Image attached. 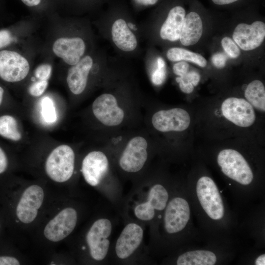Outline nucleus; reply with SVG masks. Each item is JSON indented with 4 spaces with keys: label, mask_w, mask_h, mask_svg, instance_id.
<instances>
[{
    "label": "nucleus",
    "mask_w": 265,
    "mask_h": 265,
    "mask_svg": "<svg viewBox=\"0 0 265 265\" xmlns=\"http://www.w3.org/2000/svg\"><path fill=\"white\" fill-rule=\"evenodd\" d=\"M158 67L162 68L165 67V62L163 59L161 57H159L157 60Z\"/></svg>",
    "instance_id": "nucleus-41"
},
{
    "label": "nucleus",
    "mask_w": 265,
    "mask_h": 265,
    "mask_svg": "<svg viewBox=\"0 0 265 265\" xmlns=\"http://www.w3.org/2000/svg\"><path fill=\"white\" fill-rule=\"evenodd\" d=\"M189 69V65L185 61H180L175 64L173 67V72L179 77H182L186 74Z\"/></svg>",
    "instance_id": "nucleus-33"
},
{
    "label": "nucleus",
    "mask_w": 265,
    "mask_h": 265,
    "mask_svg": "<svg viewBox=\"0 0 265 265\" xmlns=\"http://www.w3.org/2000/svg\"><path fill=\"white\" fill-rule=\"evenodd\" d=\"M238 0H212V1L217 5H225L234 2Z\"/></svg>",
    "instance_id": "nucleus-38"
},
{
    "label": "nucleus",
    "mask_w": 265,
    "mask_h": 265,
    "mask_svg": "<svg viewBox=\"0 0 265 265\" xmlns=\"http://www.w3.org/2000/svg\"><path fill=\"white\" fill-rule=\"evenodd\" d=\"M190 217L188 203L181 197H175L165 207L164 228L169 234L178 233L186 225Z\"/></svg>",
    "instance_id": "nucleus-13"
},
{
    "label": "nucleus",
    "mask_w": 265,
    "mask_h": 265,
    "mask_svg": "<svg viewBox=\"0 0 265 265\" xmlns=\"http://www.w3.org/2000/svg\"><path fill=\"white\" fill-rule=\"evenodd\" d=\"M256 265H265V255L262 254L259 256L255 261Z\"/></svg>",
    "instance_id": "nucleus-39"
},
{
    "label": "nucleus",
    "mask_w": 265,
    "mask_h": 265,
    "mask_svg": "<svg viewBox=\"0 0 265 265\" xmlns=\"http://www.w3.org/2000/svg\"><path fill=\"white\" fill-rule=\"evenodd\" d=\"M185 9L180 6L172 8L160 30V36L164 40L175 41L180 38L185 18Z\"/></svg>",
    "instance_id": "nucleus-19"
},
{
    "label": "nucleus",
    "mask_w": 265,
    "mask_h": 265,
    "mask_svg": "<svg viewBox=\"0 0 265 265\" xmlns=\"http://www.w3.org/2000/svg\"><path fill=\"white\" fill-rule=\"evenodd\" d=\"M216 262L214 253L208 250H199L185 252L177 261L178 265H214Z\"/></svg>",
    "instance_id": "nucleus-22"
},
{
    "label": "nucleus",
    "mask_w": 265,
    "mask_h": 265,
    "mask_svg": "<svg viewBox=\"0 0 265 265\" xmlns=\"http://www.w3.org/2000/svg\"><path fill=\"white\" fill-rule=\"evenodd\" d=\"M8 159L6 154L0 147V175L2 174L8 167Z\"/></svg>",
    "instance_id": "nucleus-35"
},
{
    "label": "nucleus",
    "mask_w": 265,
    "mask_h": 265,
    "mask_svg": "<svg viewBox=\"0 0 265 265\" xmlns=\"http://www.w3.org/2000/svg\"><path fill=\"white\" fill-rule=\"evenodd\" d=\"M148 142L141 136L132 138L123 150L119 165L125 172L136 173L144 167L148 159Z\"/></svg>",
    "instance_id": "nucleus-5"
},
{
    "label": "nucleus",
    "mask_w": 265,
    "mask_h": 265,
    "mask_svg": "<svg viewBox=\"0 0 265 265\" xmlns=\"http://www.w3.org/2000/svg\"><path fill=\"white\" fill-rule=\"evenodd\" d=\"M112 229L110 221L102 218L96 220L87 233L86 242L94 260L100 261L106 256L110 244L108 238Z\"/></svg>",
    "instance_id": "nucleus-4"
},
{
    "label": "nucleus",
    "mask_w": 265,
    "mask_h": 265,
    "mask_svg": "<svg viewBox=\"0 0 265 265\" xmlns=\"http://www.w3.org/2000/svg\"><path fill=\"white\" fill-rule=\"evenodd\" d=\"M151 121L154 128L159 132H182L189 127L190 118L185 109L173 108L156 112Z\"/></svg>",
    "instance_id": "nucleus-11"
},
{
    "label": "nucleus",
    "mask_w": 265,
    "mask_h": 265,
    "mask_svg": "<svg viewBox=\"0 0 265 265\" xmlns=\"http://www.w3.org/2000/svg\"><path fill=\"white\" fill-rule=\"evenodd\" d=\"M244 96L246 100L256 109L265 110V88L262 81L254 80L247 86Z\"/></svg>",
    "instance_id": "nucleus-23"
},
{
    "label": "nucleus",
    "mask_w": 265,
    "mask_h": 265,
    "mask_svg": "<svg viewBox=\"0 0 265 265\" xmlns=\"http://www.w3.org/2000/svg\"><path fill=\"white\" fill-rule=\"evenodd\" d=\"M75 160V155L72 148L67 145H60L48 156L45 162L46 172L55 182H66L73 175Z\"/></svg>",
    "instance_id": "nucleus-1"
},
{
    "label": "nucleus",
    "mask_w": 265,
    "mask_h": 265,
    "mask_svg": "<svg viewBox=\"0 0 265 265\" xmlns=\"http://www.w3.org/2000/svg\"><path fill=\"white\" fill-rule=\"evenodd\" d=\"M23 2L28 6H34L38 5L41 0H21Z\"/></svg>",
    "instance_id": "nucleus-37"
},
{
    "label": "nucleus",
    "mask_w": 265,
    "mask_h": 265,
    "mask_svg": "<svg viewBox=\"0 0 265 265\" xmlns=\"http://www.w3.org/2000/svg\"><path fill=\"white\" fill-rule=\"evenodd\" d=\"M203 33V24L200 16L195 12L189 13L185 17L181 29L180 40L185 46L197 43Z\"/></svg>",
    "instance_id": "nucleus-20"
},
{
    "label": "nucleus",
    "mask_w": 265,
    "mask_h": 265,
    "mask_svg": "<svg viewBox=\"0 0 265 265\" xmlns=\"http://www.w3.org/2000/svg\"><path fill=\"white\" fill-rule=\"evenodd\" d=\"M265 37V24L261 21H255L251 25L238 24L235 28L233 38L242 50L250 51L259 47Z\"/></svg>",
    "instance_id": "nucleus-15"
},
{
    "label": "nucleus",
    "mask_w": 265,
    "mask_h": 265,
    "mask_svg": "<svg viewBox=\"0 0 265 265\" xmlns=\"http://www.w3.org/2000/svg\"><path fill=\"white\" fill-rule=\"evenodd\" d=\"M44 198V190L39 186L33 185L26 188L16 207L15 214L19 220L25 224L33 222Z\"/></svg>",
    "instance_id": "nucleus-8"
},
{
    "label": "nucleus",
    "mask_w": 265,
    "mask_h": 265,
    "mask_svg": "<svg viewBox=\"0 0 265 265\" xmlns=\"http://www.w3.org/2000/svg\"><path fill=\"white\" fill-rule=\"evenodd\" d=\"M212 62L217 68H222L225 66L226 57L222 53H216L212 58Z\"/></svg>",
    "instance_id": "nucleus-34"
},
{
    "label": "nucleus",
    "mask_w": 265,
    "mask_h": 265,
    "mask_svg": "<svg viewBox=\"0 0 265 265\" xmlns=\"http://www.w3.org/2000/svg\"><path fill=\"white\" fill-rule=\"evenodd\" d=\"M29 69L28 60L19 53L9 50L0 51V78L4 81H21L26 77Z\"/></svg>",
    "instance_id": "nucleus-7"
},
{
    "label": "nucleus",
    "mask_w": 265,
    "mask_h": 265,
    "mask_svg": "<svg viewBox=\"0 0 265 265\" xmlns=\"http://www.w3.org/2000/svg\"><path fill=\"white\" fill-rule=\"evenodd\" d=\"M109 168V161L106 155L100 151H93L84 158L81 172L87 184L92 186L99 185Z\"/></svg>",
    "instance_id": "nucleus-14"
},
{
    "label": "nucleus",
    "mask_w": 265,
    "mask_h": 265,
    "mask_svg": "<svg viewBox=\"0 0 265 265\" xmlns=\"http://www.w3.org/2000/svg\"><path fill=\"white\" fill-rule=\"evenodd\" d=\"M13 41L14 38L10 31L0 30V49L9 45Z\"/></svg>",
    "instance_id": "nucleus-32"
},
{
    "label": "nucleus",
    "mask_w": 265,
    "mask_h": 265,
    "mask_svg": "<svg viewBox=\"0 0 265 265\" xmlns=\"http://www.w3.org/2000/svg\"><path fill=\"white\" fill-rule=\"evenodd\" d=\"M221 45L227 54L233 58H237L240 54V51L237 45L230 38L225 37L221 40Z\"/></svg>",
    "instance_id": "nucleus-28"
},
{
    "label": "nucleus",
    "mask_w": 265,
    "mask_h": 265,
    "mask_svg": "<svg viewBox=\"0 0 265 265\" xmlns=\"http://www.w3.org/2000/svg\"><path fill=\"white\" fill-rule=\"evenodd\" d=\"M77 220L75 209L71 207L65 208L47 223L44 235L47 239L53 242L62 240L73 232Z\"/></svg>",
    "instance_id": "nucleus-9"
},
{
    "label": "nucleus",
    "mask_w": 265,
    "mask_h": 265,
    "mask_svg": "<svg viewBox=\"0 0 265 265\" xmlns=\"http://www.w3.org/2000/svg\"><path fill=\"white\" fill-rule=\"evenodd\" d=\"M165 77L166 71L165 67H158L152 74V81L155 85H160L164 81Z\"/></svg>",
    "instance_id": "nucleus-31"
},
{
    "label": "nucleus",
    "mask_w": 265,
    "mask_h": 265,
    "mask_svg": "<svg viewBox=\"0 0 265 265\" xmlns=\"http://www.w3.org/2000/svg\"><path fill=\"white\" fill-rule=\"evenodd\" d=\"M85 50V43L80 37H60L57 39L53 45V53L71 66L81 59Z\"/></svg>",
    "instance_id": "nucleus-17"
},
{
    "label": "nucleus",
    "mask_w": 265,
    "mask_h": 265,
    "mask_svg": "<svg viewBox=\"0 0 265 265\" xmlns=\"http://www.w3.org/2000/svg\"><path fill=\"white\" fill-rule=\"evenodd\" d=\"M0 135L15 141L22 138V134L15 117L9 115L0 116Z\"/></svg>",
    "instance_id": "nucleus-25"
},
{
    "label": "nucleus",
    "mask_w": 265,
    "mask_h": 265,
    "mask_svg": "<svg viewBox=\"0 0 265 265\" xmlns=\"http://www.w3.org/2000/svg\"><path fill=\"white\" fill-rule=\"evenodd\" d=\"M144 232L142 227L135 223L126 225L117 239L115 250L118 258L126 259L140 246Z\"/></svg>",
    "instance_id": "nucleus-16"
},
{
    "label": "nucleus",
    "mask_w": 265,
    "mask_h": 265,
    "mask_svg": "<svg viewBox=\"0 0 265 265\" xmlns=\"http://www.w3.org/2000/svg\"><path fill=\"white\" fill-rule=\"evenodd\" d=\"M18 259L13 256H0V265H19Z\"/></svg>",
    "instance_id": "nucleus-36"
},
{
    "label": "nucleus",
    "mask_w": 265,
    "mask_h": 265,
    "mask_svg": "<svg viewBox=\"0 0 265 265\" xmlns=\"http://www.w3.org/2000/svg\"><path fill=\"white\" fill-rule=\"evenodd\" d=\"M48 85V80H37L30 85L29 93L34 97L40 96L45 91Z\"/></svg>",
    "instance_id": "nucleus-29"
},
{
    "label": "nucleus",
    "mask_w": 265,
    "mask_h": 265,
    "mask_svg": "<svg viewBox=\"0 0 265 265\" xmlns=\"http://www.w3.org/2000/svg\"><path fill=\"white\" fill-rule=\"evenodd\" d=\"M217 160L222 172L231 179L243 185H249L252 181V171L244 157L237 151L224 149L218 154Z\"/></svg>",
    "instance_id": "nucleus-2"
},
{
    "label": "nucleus",
    "mask_w": 265,
    "mask_h": 265,
    "mask_svg": "<svg viewBox=\"0 0 265 265\" xmlns=\"http://www.w3.org/2000/svg\"><path fill=\"white\" fill-rule=\"evenodd\" d=\"M223 116L235 125L240 127H248L254 123L255 113L253 106L242 98L230 97L221 105Z\"/></svg>",
    "instance_id": "nucleus-10"
},
{
    "label": "nucleus",
    "mask_w": 265,
    "mask_h": 265,
    "mask_svg": "<svg viewBox=\"0 0 265 265\" xmlns=\"http://www.w3.org/2000/svg\"><path fill=\"white\" fill-rule=\"evenodd\" d=\"M92 109L95 118L107 127L120 125L125 118L123 109L111 94L104 93L97 97L92 104Z\"/></svg>",
    "instance_id": "nucleus-6"
},
{
    "label": "nucleus",
    "mask_w": 265,
    "mask_h": 265,
    "mask_svg": "<svg viewBox=\"0 0 265 265\" xmlns=\"http://www.w3.org/2000/svg\"><path fill=\"white\" fill-rule=\"evenodd\" d=\"M93 59L88 55L81 58L68 70L66 81L70 91L80 95L85 90L90 71L93 65Z\"/></svg>",
    "instance_id": "nucleus-18"
},
{
    "label": "nucleus",
    "mask_w": 265,
    "mask_h": 265,
    "mask_svg": "<svg viewBox=\"0 0 265 265\" xmlns=\"http://www.w3.org/2000/svg\"><path fill=\"white\" fill-rule=\"evenodd\" d=\"M196 193L200 203L208 215L213 220L224 215V205L214 181L207 176L201 177L196 184Z\"/></svg>",
    "instance_id": "nucleus-3"
},
{
    "label": "nucleus",
    "mask_w": 265,
    "mask_h": 265,
    "mask_svg": "<svg viewBox=\"0 0 265 265\" xmlns=\"http://www.w3.org/2000/svg\"><path fill=\"white\" fill-rule=\"evenodd\" d=\"M1 228H2V223H1V220L0 219V231L1 229Z\"/></svg>",
    "instance_id": "nucleus-43"
},
{
    "label": "nucleus",
    "mask_w": 265,
    "mask_h": 265,
    "mask_svg": "<svg viewBox=\"0 0 265 265\" xmlns=\"http://www.w3.org/2000/svg\"><path fill=\"white\" fill-rule=\"evenodd\" d=\"M3 94L4 90L1 86H0V106L2 102Z\"/></svg>",
    "instance_id": "nucleus-42"
},
{
    "label": "nucleus",
    "mask_w": 265,
    "mask_h": 265,
    "mask_svg": "<svg viewBox=\"0 0 265 265\" xmlns=\"http://www.w3.org/2000/svg\"><path fill=\"white\" fill-rule=\"evenodd\" d=\"M111 34L113 42L120 50L131 52L136 48V37L124 20L119 19L113 23Z\"/></svg>",
    "instance_id": "nucleus-21"
},
{
    "label": "nucleus",
    "mask_w": 265,
    "mask_h": 265,
    "mask_svg": "<svg viewBox=\"0 0 265 265\" xmlns=\"http://www.w3.org/2000/svg\"><path fill=\"white\" fill-rule=\"evenodd\" d=\"M52 67L48 64H43L35 69L34 75L38 80H48L52 73Z\"/></svg>",
    "instance_id": "nucleus-30"
},
{
    "label": "nucleus",
    "mask_w": 265,
    "mask_h": 265,
    "mask_svg": "<svg viewBox=\"0 0 265 265\" xmlns=\"http://www.w3.org/2000/svg\"><path fill=\"white\" fill-rule=\"evenodd\" d=\"M140 4L143 5H153L155 4L158 0H135Z\"/></svg>",
    "instance_id": "nucleus-40"
},
{
    "label": "nucleus",
    "mask_w": 265,
    "mask_h": 265,
    "mask_svg": "<svg viewBox=\"0 0 265 265\" xmlns=\"http://www.w3.org/2000/svg\"><path fill=\"white\" fill-rule=\"evenodd\" d=\"M168 200V193L160 184L152 186L145 201L137 204L134 208L135 217L142 221H149L155 216L156 211L163 210Z\"/></svg>",
    "instance_id": "nucleus-12"
},
{
    "label": "nucleus",
    "mask_w": 265,
    "mask_h": 265,
    "mask_svg": "<svg viewBox=\"0 0 265 265\" xmlns=\"http://www.w3.org/2000/svg\"><path fill=\"white\" fill-rule=\"evenodd\" d=\"M166 56L167 58L172 61H188L202 67H204L207 65L206 59L201 54L181 48H172L169 49Z\"/></svg>",
    "instance_id": "nucleus-24"
},
{
    "label": "nucleus",
    "mask_w": 265,
    "mask_h": 265,
    "mask_svg": "<svg viewBox=\"0 0 265 265\" xmlns=\"http://www.w3.org/2000/svg\"><path fill=\"white\" fill-rule=\"evenodd\" d=\"M41 115L47 123H53L57 120V113L52 100L48 97L44 98L41 102Z\"/></svg>",
    "instance_id": "nucleus-27"
},
{
    "label": "nucleus",
    "mask_w": 265,
    "mask_h": 265,
    "mask_svg": "<svg viewBox=\"0 0 265 265\" xmlns=\"http://www.w3.org/2000/svg\"><path fill=\"white\" fill-rule=\"evenodd\" d=\"M176 80L179 83L181 90L185 93L189 94L199 82L200 75L196 72L190 71L182 77L176 78Z\"/></svg>",
    "instance_id": "nucleus-26"
}]
</instances>
